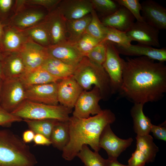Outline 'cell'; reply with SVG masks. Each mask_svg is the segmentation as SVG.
<instances>
[{"mask_svg":"<svg viewBox=\"0 0 166 166\" xmlns=\"http://www.w3.org/2000/svg\"><path fill=\"white\" fill-rule=\"evenodd\" d=\"M0 79L4 81L5 79L2 66L1 61H0Z\"/></svg>","mask_w":166,"mask_h":166,"instance_id":"obj_46","label":"cell"},{"mask_svg":"<svg viewBox=\"0 0 166 166\" xmlns=\"http://www.w3.org/2000/svg\"><path fill=\"white\" fill-rule=\"evenodd\" d=\"M106 49V41L101 42L93 49L86 57L93 62L102 65L105 59Z\"/></svg>","mask_w":166,"mask_h":166,"instance_id":"obj_36","label":"cell"},{"mask_svg":"<svg viewBox=\"0 0 166 166\" xmlns=\"http://www.w3.org/2000/svg\"><path fill=\"white\" fill-rule=\"evenodd\" d=\"M5 25L0 22V49L2 51V40L4 34V28Z\"/></svg>","mask_w":166,"mask_h":166,"instance_id":"obj_45","label":"cell"},{"mask_svg":"<svg viewBox=\"0 0 166 166\" xmlns=\"http://www.w3.org/2000/svg\"><path fill=\"white\" fill-rule=\"evenodd\" d=\"M159 31L145 21H136L126 33L132 41L157 48L160 46L159 39Z\"/></svg>","mask_w":166,"mask_h":166,"instance_id":"obj_10","label":"cell"},{"mask_svg":"<svg viewBox=\"0 0 166 166\" xmlns=\"http://www.w3.org/2000/svg\"><path fill=\"white\" fill-rule=\"evenodd\" d=\"M3 81L2 80L0 79V100H1V98L2 87V81Z\"/></svg>","mask_w":166,"mask_h":166,"instance_id":"obj_47","label":"cell"},{"mask_svg":"<svg viewBox=\"0 0 166 166\" xmlns=\"http://www.w3.org/2000/svg\"><path fill=\"white\" fill-rule=\"evenodd\" d=\"M84 90L73 76L58 82L57 98L61 105L72 109Z\"/></svg>","mask_w":166,"mask_h":166,"instance_id":"obj_15","label":"cell"},{"mask_svg":"<svg viewBox=\"0 0 166 166\" xmlns=\"http://www.w3.org/2000/svg\"><path fill=\"white\" fill-rule=\"evenodd\" d=\"M72 109L62 105H52L24 100L11 113L23 119H53L68 121Z\"/></svg>","mask_w":166,"mask_h":166,"instance_id":"obj_5","label":"cell"},{"mask_svg":"<svg viewBox=\"0 0 166 166\" xmlns=\"http://www.w3.org/2000/svg\"><path fill=\"white\" fill-rule=\"evenodd\" d=\"M73 77L84 90L93 85L100 90L102 98L113 93L109 77L102 65L83 57L76 66Z\"/></svg>","mask_w":166,"mask_h":166,"instance_id":"obj_4","label":"cell"},{"mask_svg":"<svg viewBox=\"0 0 166 166\" xmlns=\"http://www.w3.org/2000/svg\"><path fill=\"white\" fill-rule=\"evenodd\" d=\"M141 4V15L144 21L159 30H166V8L152 0L144 1Z\"/></svg>","mask_w":166,"mask_h":166,"instance_id":"obj_16","label":"cell"},{"mask_svg":"<svg viewBox=\"0 0 166 166\" xmlns=\"http://www.w3.org/2000/svg\"><path fill=\"white\" fill-rule=\"evenodd\" d=\"M77 156L84 164V166H105V159L98 152H93L87 145H83Z\"/></svg>","mask_w":166,"mask_h":166,"instance_id":"obj_31","label":"cell"},{"mask_svg":"<svg viewBox=\"0 0 166 166\" xmlns=\"http://www.w3.org/2000/svg\"><path fill=\"white\" fill-rule=\"evenodd\" d=\"M35 135L34 132L29 129L26 130L23 133L22 140L26 143H29L33 141Z\"/></svg>","mask_w":166,"mask_h":166,"instance_id":"obj_43","label":"cell"},{"mask_svg":"<svg viewBox=\"0 0 166 166\" xmlns=\"http://www.w3.org/2000/svg\"><path fill=\"white\" fill-rule=\"evenodd\" d=\"M57 7L66 20L81 18L94 9L90 0H87L61 1Z\"/></svg>","mask_w":166,"mask_h":166,"instance_id":"obj_17","label":"cell"},{"mask_svg":"<svg viewBox=\"0 0 166 166\" xmlns=\"http://www.w3.org/2000/svg\"><path fill=\"white\" fill-rule=\"evenodd\" d=\"M116 120L115 114L109 109L86 118L70 117L68 121L70 138L63 149L62 157L65 160H73L84 145H89L98 152L101 148L99 139L104 128Z\"/></svg>","mask_w":166,"mask_h":166,"instance_id":"obj_2","label":"cell"},{"mask_svg":"<svg viewBox=\"0 0 166 166\" xmlns=\"http://www.w3.org/2000/svg\"><path fill=\"white\" fill-rule=\"evenodd\" d=\"M120 54L127 56H145L158 61H166V49L138 44L121 46L114 44Z\"/></svg>","mask_w":166,"mask_h":166,"instance_id":"obj_19","label":"cell"},{"mask_svg":"<svg viewBox=\"0 0 166 166\" xmlns=\"http://www.w3.org/2000/svg\"><path fill=\"white\" fill-rule=\"evenodd\" d=\"M100 42L89 35L85 33L74 45L83 57L87 54Z\"/></svg>","mask_w":166,"mask_h":166,"instance_id":"obj_34","label":"cell"},{"mask_svg":"<svg viewBox=\"0 0 166 166\" xmlns=\"http://www.w3.org/2000/svg\"><path fill=\"white\" fill-rule=\"evenodd\" d=\"M70 138L68 121H58L53 127L49 139L53 146L62 151Z\"/></svg>","mask_w":166,"mask_h":166,"instance_id":"obj_27","label":"cell"},{"mask_svg":"<svg viewBox=\"0 0 166 166\" xmlns=\"http://www.w3.org/2000/svg\"><path fill=\"white\" fill-rule=\"evenodd\" d=\"M119 5L126 8L133 15L136 21H144L140 14L142 7L139 0H116Z\"/></svg>","mask_w":166,"mask_h":166,"instance_id":"obj_37","label":"cell"},{"mask_svg":"<svg viewBox=\"0 0 166 166\" xmlns=\"http://www.w3.org/2000/svg\"><path fill=\"white\" fill-rule=\"evenodd\" d=\"M91 13L78 19L66 20L67 41L75 44L85 33L88 26L92 19Z\"/></svg>","mask_w":166,"mask_h":166,"instance_id":"obj_26","label":"cell"},{"mask_svg":"<svg viewBox=\"0 0 166 166\" xmlns=\"http://www.w3.org/2000/svg\"><path fill=\"white\" fill-rule=\"evenodd\" d=\"M20 78L25 87L57 82L61 80L53 76L42 67L26 71Z\"/></svg>","mask_w":166,"mask_h":166,"instance_id":"obj_23","label":"cell"},{"mask_svg":"<svg viewBox=\"0 0 166 166\" xmlns=\"http://www.w3.org/2000/svg\"><path fill=\"white\" fill-rule=\"evenodd\" d=\"M130 110L132 118L133 129L137 135H144L149 134L152 124L151 120L144 114L143 108L144 105L134 104Z\"/></svg>","mask_w":166,"mask_h":166,"instance_id":"obj_24","label":"cell"},{"mask_svg":"<svg viewBox=\"0 0 166 166\" xmlns=\"http://www.w3.org/2000/svg\"><path fill=\"white\" fill-rule=\"evenodd\" d=\"M26 100L25 87L20 78L3 81L0 106L11 113Z\"/></svg>","mask_w":166,"mask_h":166,"instance_id":"obj_7","label":"cell"},{"mask_svg":"<svg viewBox=\"0 0 166 166\" xmlns=\"http://www.w3.org/2000/svg\"><path fill=\"white\" fill-rule=\"evenodd\" d=\"M133 139L130 137L123 139L117 137L113 132L110 124L104 128L100 136L99 145L106 152L108 159H116L131 144Z\"/></svg>","mask_w":166,"mask_h":166,"instance_id":"obj_11","label":"cell"},{"mask_svg":"<svg viewBox=\"0 0 166 166\" xmlns=\"http://www.w3.org/2000/svg\"><path fill=\"white\" fill-rule=\"evenodd\" d=\"M23 120L7 111L0 105V126L9 125L14 122H20Z\"/></svg>","mask_w":166,"mask_h":166,"instance_id":"obj_39","label":"cell"},{"mask_svg":"<svg viewBox=\"0 0 166 166\" xmlns=\"http://www.w3.org/2000/svg\"><path fill=\"white\" fill-rule=\"evenodd\" d=\"M61 1L60 0H25L26 4L42 6L48 12L55 9Z\"/></svg>","mask_w":166,"mask_h":166,"instance_id":"obj_38","label":"cell"},{"mask_svg":"<svg viewBox=\"0 0 166 166\" xmlns=\"http://www.w3.org/2000/svg\"><path fill=\"white\" fill-rule=\"evenodd\" d=\"M154 137L158 140H166V121L159 125L152 124L150 130Z\"/></svg>","mask_w":166,"mask_h":166,"instance_id":"obj_41","label":"cell"},{"mask_svg":"<svg viewBox=\"0 0 166 166\" xmlns=\"http://www.w3.org/2000/svg\"><path fill=\"white\" fill-rule=\"evenodd\" d=\"M30 129L35 134H41L49 139L52 129L59 121L53 119H24Z\"/></svg>","mask_w":166,"mask_h":166,"instance_id":"obj_30","label":"cell"},{"mask_svg":"<svg viewBox=\"0 0 166 166\" xmlns=\"http://www.w3.org/2000/svg\"><path fill=\"white\" fill-rule=\"evenodd\" d=\"M66 21L57 7L48 13L44 23L49 34L51 45L67 41Z\"/></svg>","mask_w":166,"mask_h":166,"instance_id":"obj_14","label":"cell"},{"mask_svg":"<svg viewBox=\"0 0 166 166\" xmlns=\"http://www.w3.org/2000/svg\"><path fill=\"white\" fill-rule=\"evenodd\" d=\"M136 139V148L145 156L148 163L153 162L159 149L154 143L152 136L149 134L141 136L137 135Z\"/></svg>","mask_w":166,"mask_h":166,"instance_id":"obj_28","label":"cell"},{"mask_svg":"<svg viewBox=\"0 0 166 166\" xmlns=\"http://www.w3.org/2000/svg\"><path fill=\"white\" fill-rule=\"evenodd\" d=\"M106 42V56L102 66L110 79L113 92L115 93L119 91L121 84L124 59L120 57L114 43Z\"/></svg>","mask_w":166,"mask_h":166,"instance_id":"obj_8","label":"cell"},{"mask_svg":"<svg viewBox=\"0 0 166 166\" xmlns=\"http://www.w3.org/2000/svg\"><path fill=\"white\" fill-rule=\"evenodd\" d=\"M0 50H1L0 49ZM3 53H2L1 51H0V61H1L2 60L3 57Z\"/></svg>","mask_w":166,"mask_h":166,"instance_id":"obj_48","label":"cell"},{"mask_svg":"<svg viewBox=\"0 0 166 166\" xmlns=\"http://www.w3.org/2000/svg\"><path fill=\"white\" fill-rule=\"evenodd\" d=\"M28 39L23 30L6 25L2 40V51L19 52Z\"/></svg>","mask_w":166,"mask_h":166,"instance_id":"obj_21","label":"cell"},{"mask_svg":"<svg viewBox=\"0 0 166 166\" xmlns=\"http://www.w3.org/2000/svg\"><path fill=\"white\" fill-rule=\"evenodd\" d=\"M23 31L28 38L34 42L47 48L51 45L49 34L44 21Z\"/></svg>","mask_w":166,"mask_h":166,"instance_id":"obj_29","label":"cell"},{"mask_svg":"<svg viewBox=\"0 0 166 166\" xmlns=\"http://www.w3.org/2000/svg\"><path fill=\"white\" fill-rule=\"evenodd\" d=\"M76 66L49 56L41 67L53 76L62 79L72 76Z\"/></svg>","mask_w":166,"mask_h":166,"instance_id":"obj_25","label":"cell"},{"mask_svg":"<svg viewBox=\"0 0 166 166\" xmlns=\"http://www.w3.org/2000/svg\"><path fill=\"white\" fill-rule=\"evenodd\" d=\"M47 49L50 56L75 66L84 57L79 52L74 44L68 41L51 45Z\"/></svg>","mask_w":166,"mask_h":166,"instance_id":"obj_18","label":"cell"},{"mask_svg":"<svg viewBox=\"0 0 166 166\" xmlns=\"http://www.w3.org/2000/svg\"><path fill=\"white\" fill-rule=\"evenodd\" d=\"M135 19L126 8L121 6L115 12L105 17L101 22L105 26L126 32L134 23Z\"/></svg>","mask_w":166,"mask_h":166,"instance_id":"obj_22","label":"cell"},{"mask_svg":"<svg viewBox=\"0 0 166 166\" xmlns=\"http://www.w3.org/2000/svg\"><path fill=\"white\" fill-rule=\"evenodd\" d=\"M129 166H144L148 163L147 159L143 153L137 148L128 161Z\"/></svg>","mask_w":166,"mask_h":166,"instance_id":"obj_40","label":"cell"},{"mask_svg":"<svg viewBox=\"0 0 166 166\" xmlns=\"http://www.w3.org/2000/svg\"><path fill=\"white\" fill-rule=\"evenodd\" d=\"M105 166H129L120 163L116 159H105Z\"/></svg>","mask_w":166,"mask_h":166,"instance_id":"obj_44","label":"cell"},{"mask_svg":"<svg viewBox=\"0 0 166 166\" xmlns=\"http://www.w3.org/2000/svg\"><path fill=\"white\" fill-rule=\"evenodd\" d=\"M19 52L24 62L26 71L41 67L49 56L47 47L39 45L29 39Z\"/></svg>","mask_w":166,"mask_h":166,"instance_id":"obj_12","label":"cell"},{"mask_svg":"<svg viewBox=\"0 0 166 166\" xmlns=\"http://www.w3.org/2000/svg\"><path fill=\"white\" fill-rule=\"evenodd\" d=\"M48 13L42 6L26 4L25 0H16L15 13L7 25L24 30L43 22Z\"/></svg>","mask_w":166,"mask_h":166,"instance_id":"obj_6","label":"cell"},{"mask_svg":"<svg viewBox=\"0 0 166 166\" xmlns=\"http://www.w3.org/2000/svg\"><path fill=\"white\" fill-rule=\"evenodd\" d=\"M37 163L22 139L9 130H0V166H35Z\"/></svg>","mask_w":166,"mask_h":166,"instance_id":"obj_3","label":"cell"},{"mask_svg":"<svg viewBox=\"0 0 166 166\" xmlns=\"http://www.w3.org/2000/svg\"><path fill=\"white\" fill-rule=\"evenodd\" d=\"M91 13L92 19L87 27L86 33L100 42L104 41L106 35V27L100 20L94 9Z\"/></svg>","mask_w":166,"mask_h":166,"instance_id":"obj_32","label":"cell"},{"mask_svg":"<svg viewBox=\"0 0 166 166\" xmlns=\"http://www.w3.org/2000/svg\"><path fill=\"white\" fill-rule=\"evenodd\" d=\"M58 82L25 87L26 99L52 105H58Z\"/></svg>","mask_w":166,"mask_h":166,"instance_id":"obj_13","label":"cell"},{"mask_svg":"<svg viewBox=\"0 0 166 166\" xmlns=\"http://www.w3.org/2000/svg\"><path fill=\"white\" fill-rule=\"evenodd\" d=\"M102 98L99 89L95 86L90 91L84 90L75 104L73 116L86 118L90 115L94 116L100 113L102 110L99 102Z\"/></svg>","mask_w":166,"mask_h":166,"instance_id":"obj_9","label":"cell"},{"mask_svg":"<svg viewBox=\"0 0 166 166\" xmlns=\"http://www.w3.org/2000/svg\"><path fill=\"white\" fill-rule=\"evenodd\" d=\"M33 141L36 145L49 146L52 144L50 139L40 134H35Z\"/></svg>","mask_w":166,"mask_h":166,"instance_id":"obj_42","label":"cell"},{"mask_svg":"<svg viewBox=\"0 0 166 166\" xmlns=\"http://www.w3.org/2000/svg\"><path fill=\"white\" fill-rule=\"evenodd\" d=\"M94 9L107 16L116 11L121 6L115 1L111 0H90Z\"/></svg>","mask_w":166,"mask_h":166,"instance_id":"obj_35","label":"cell"},{"mask_svg":"<svg viewBox=\"0 0 166 166\" xmlns=\"http://www.w3.org/2000/svg\"><path fill=\"white\" fill-rule=\"evenodd\" d=\"M120 94L134 104L162 99L166 92V66L145 56L126 57Z\"/></svg>","mask_w":166,"mask_h":166,"instance_id":"obj_1","label":"cell"},{"mask_svg":"<svg viewBox=\"0 0 166 166\" xmlns=\"http://www.w3.org/2000/svg\"><path fill=\"white\" fill-rule=\"evenodd\" d=\"M105 27L106 35L104 41L110 42L121 46H126L131 44L132 41L125 32L113 27Z\"/></svg>","mask_w":166,"mask_h":166,"instance_id":"obj_33","label":"cell"},{"mask_svg":"<svg viewBox=\"0 0 166 166\" xmlns=\"http://www.w3.org/2000/svg\"><path fill=\"white\" fill-rule=\"evenodd\" d=\"M3 54L1 62L5 79L20 78L26 69L19 52H4Z\"/></svg>","mask_w":166,"mask_h":166,"instance_id":"obj_20","label":"cell"}]
</instances>
